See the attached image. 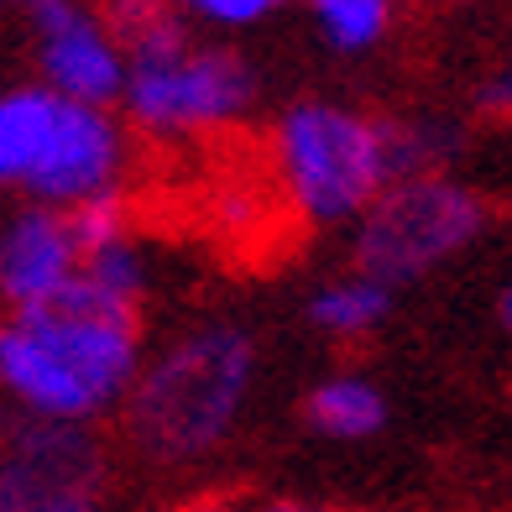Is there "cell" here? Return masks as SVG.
<instances>
[{"mask_svg":"<svg viewBox=\"0 0 512 512\" xmlns=\"http://www.w3.org/2000/svg\"><path fill=\"white\" fill-rule=\"evenodd\" d=\"M136 319L131 304L100 293L89 277H68L42 304H27L11 330H0V377L21 398L79 418L95 413L131 371Z\"/></svg>","mask_w":512,"mask_h":512,"instance_id":"obj_1","label":"cell"},{"mask_svg":"<svg viewBox=\"0 0 512 512\" xmlns=\"http://www.w3.org/2000/svg\"><path fill=\"white\" fill-rule=\"evenodd\" d=\"M246 371L251 345L236 330H204L183 340L136 392V429L162 455H199L236 418Z\"/></svg>","mask_w":512,"mask_h":512,"instance_id":"obj_2","label":"cell"},{"mask_svg":"<svg viewBox=\"0 0 512 512\" xmlns=\"http://www.w3.org/2000/svg\"><path fill=\"white\" fill-rule=\"evenodd\" d=\"M283 162L293 194L319 220L356 215L387 173L377 131L356 115L324 105H298L283 121Z\"/></svg>","mask_w":512,"mask_h":512,"instance_id":"obj_3","label":"cell"},{"mask_svg":"<svg viewBox=\"0 0 512 512\" xmlns=\"http://www.w3.org/2000/svg\"><path fill=\"white\" fill-rule=\"evenodd\" d=\"M486 209L476 194L455 189V183H403L398 194H387L377 204V215L366 225V272L377 277H408L424 272L429 262L450 256L481 230Z\"/></svg>","mask_w":512,"mask_h":512,"instance_id":"obj_4","label":"cell"},{"mask_svg":"<svg viewBox=\"0 0 512 512\" xmlns=\"http://www.w3.org/2000/svg\"><path fill=\"white\" fill-rule=\"evenodd\" d=\"M251 95V74L230 53H178L142 63L131 79V110L152 126H209L241 110Z\"/></svg>","mask_w":512,"mask_h":512,"instance_id":"obj_5","label":"cell"},{"mask_svg":"<svg viewBox=\"0 0 512 512\" xmlns=\"http://www.w3.org/2000/svg\"><path fill=\"white\" fill-rule=\"evenodd\" d=\"M95 450L74 429H48L21 439V450L0 471V512H37L58 497H89Z\"/></svg>","mask_w":512,"mask_h":512,"instance_id":"obj_6","label":"cell"},{"mask_svg":"<svg viewBox=\"0 0 512 512\" xmlns=\"http://www.w3.org/2000/svg\"><path fill=\"white\" fill-rule=\"evenodd\" d=\"M37 32H42V58H48V74L68 89V100H110L121 89V63H115L110 42L89 27V21L68 6V0H37L32 6Z\"/></svg>","mask_w":512,"mask_h":512,"instance_id":"obj_7","label":"cell"},{"mask_svg":"<svg viewBox=\"0 0 512 512\" xmlns=\"http://www.w3.org/2000/svg\"><path fill=\"white\" fill-rule=\"evenodd\" d=\"M110 168H115V136L105 126V115H95L79 100H63L53 152L37 168L32 189L48 194V199H89L110 178Z\"/></svg>","mask_w":512,"mask_h":512,"instance_id":"obj_8","label":"cell"},{"mask_svg":"<svg viewBox=\"0 0 512 512\" xmlns=\"http://www.w3.org/2000/svg\"><path fill=\"white\" fill-rule=\"evenodd\" d=\"M74 277V241H68L63 220L53 215H27L6 246H0V288H6L21 309L42 304Z\"/></svg>","mask_w":512,"mask_h":512,"instance_id":"obj_9","label":"cell"},{"mask_svg":"<svg viewBox=\"0 0 512 512\" xmlns=\"http://www.w3.org/2000/svg\"><path fill=\"white\" fill-rule=\"evenodd\" d=\"M58 105V95H37V89L0 100V178H37V168L53 152Z\"/></svg>","mask_w":512,"mask_h":512,"instance_id":"obj_10","label":"cell"},{"mask_svg":"<svg viewBox=\"0 0 512 512\" xmlns=\"http://www.w3.org/2000/svg\"><path fill=\"white\" fill-rule=\"evenodd\" d=\"M110 27L121 32V42L136 53V68L142 63H162L183 53V32L178 21L157 6V0H110Z\"/></svg>","mask_w":512,"mask_h":512,"instance_id":"obj_11","label":"cell"},{"mask_svg":"<svg viewBox=\"0 0 512 512\" xmlns=\"http://www.w3.org/2000/svg\"><path fill=\"white\" fill-rule=\"evenodd\" d=\"M309 424L324 434H340V439L371 434L382 424V398L366 382H324L309 398Z\"/></svg>","mask_w":512,"mask_h":512,"instance_id":"obj_12","label":"cell"},{"mask_svg":"<svg viewBox=\"0 0 512 512\" xmlns=\"http://www.w3.org/2000/svg\"><path fill=\"white\" fill-rule=\"evenodd\" d=\"M63 230H68V241H74V251L100 256V251H110V246H121L126 209H121V199H110V194L84 199V204H79V215H74V220H63Z\"/></svg>","mask_w":512,"mask_h":512,"instance_id":"obj_13","label":"cell"},{"mask_svg":"<svg viewBox=\"0 0 512 512\" xmlns=\"http://www.w3.org/2000/svg\"><path fill=\"white\" fill-rule=\"evenodd\" d=\"M382 309H387V293L377 283H345L319 298L314 319L330 324V330H366L371 319H382Z\"/></svg>","mask_w":512,"mask_h":512,"instance_id":"obj_14","label":"cell"},{"mask_svg":"<svg viewBox=\"0 0 512 512\" xmlns=\"http://www.w3.org/2000/svg\"><path fill=\"white\" fill-rule=\"evenodd\" d=\"M319 16L340 48H361V42H371L382 32L387 6L382 0H319Z\"/></svg>","mask_w":512,"mask_h":512,"instance_id":"obj_15","label":"cell"},{"mask_svg":"<svg viewBox=\"0 0 512 512\" xmlns=\"http://www.w3.org/2000/svg\"><path fill=\"white\" fill-rule=\"evenodd\" d=\"M194 6L215 21H256V16H267L277 0H194Z\"/></svg>","mask_w":512,"mask_h":512,"instance_id":"obj_16","label":"cell"},{"mask_svg":"<svg viewBox=\"0 0 512 512\" xmlns=\"http://www.w3.org/2000/svg\"><path fill=\"white\" fill-rule=\"evenodd\" d=\"M37 512H95V507H89V497H58V502L37 507Z\"/></svg>","mask_w":512,"mask_h":512,"instance_id":"obj_17","label":"cell"},{"mask_svg":"<svg viewBox=\"0 0 512 512\" xmlns=\"http://www.w3.org/2000/svg\"><path fill=\"white\" fill-rule=\"evenodd\" d=\"M272 512H314V507H298V502H277Z\"/></svg>","mask_w":512,"mask_h":512,"instance_id":"obj_18","label":"cell"},{"mask_svg":"<svg viewBox=\"0 0 512 512\" xmlns=\"http://www.w3.org/2000/svg\"><path fill=\"white\" fill-rule=\"evenodd\" d=\"M189 512H225V507H209V502H199V507H189Z\"/></svg>","mask_w":512,"mask_h":512,"instance_id":"obj_19","label":"cell"}]
</instances>
